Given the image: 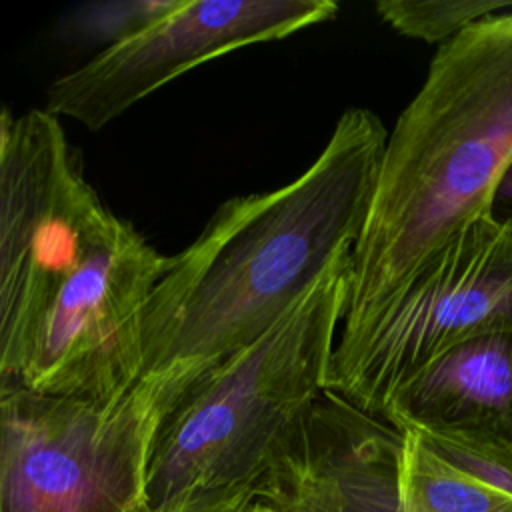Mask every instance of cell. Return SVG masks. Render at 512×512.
<instances>
[{
  "mask_svg": "<svg viewBox=\"0 0 512 512\" xmlns=\"http://www.w3.org/2000/svg\"><path fill=\"white\" fill-rule=\"evenodd\" d=\"M388 130L346 108L292 182L222 202L156 284L144 312L138 382L176 398L198 376L274 328L368 220Z\"/></svg>",
  "mask_w": 512,
  "mask_h": 512,
  "instance_id": "obj_1",
  "label": "cell"
},
{
  "mask_svg": "<svg viewBox=\"0 0 512 512\" xmlns=\"http://www.w3.org/2000/svg\"><path fill=\"white\" fill-rule=\"evenodd\" d=\"M512 164V10L440 44L388 132L352 250L340 332L364 324L440 246L488 216Z\"/></svg>",
  "mask_w": 512,
  "mask_h": 512,
  "instance_id": "obj_2",
  "label": "cell"
},
{
  "mask_svg": "<svg viewBox=\"0 0 512 512\" xmlns=\"http://www.w3.org/2000/svg\"><path fill=\"white\" fill-rule=\"evenodd\" d=\"M352 252L262 338L198 376L164 414L148 470L150 512L254 494L326 392Z\"/></svg>",
  "mask_w": 512,
  "mask_h": 512,
  "instance_id": "obj_3",
  "label": "cell"
},
{
  "mask_svg": "<svg viewBox=\"0 0 512 512\" xmlns=\"http://www.w3.org/2000/svg\"><path fill=\"white\" fill-rule=\"evenodd\" d=\"M172 398L110 400L0 386V512H150L148 470Z\"/></svg>",
  "mask_w": 512,
  "mask_h": 512,
  "instance_id": "obj_4",
  "label": "cell"
},
{
  "mask_svg": "<svg viewBox=\"0 0 512 512\" xmlns=\"http://www.w3.org/2000/svg\"><path fill=\"white\" fill-rule=\"evenodd\" d=\"M112 216L46 108L0 122V386L18 384L46 314Z\"/></svg>",
  "mask_w": 512,
  "mask_h": 512,
  "instance_id": "obj_5",
  "label": "cell"
},
{
  "mask_svg": "<svg viewBox=\"0 0 512 512\" xmlns=\"http://www.w3.org/2000/svg\"><path fill=\"white\" fill-rule=\"evenodd\" d=\"M494 332H512V228L484 216L422 262L364 324L338 332L326 390L382 416L430 362Z\"/></svg>",
  "mask_w": 512,
  "mask_h": 512,
  "instance_id": "obj_6",
  "label": "cell"
},
{
  "mask_svg": "<svg viewBox=\"0 0 512 512\" xmlns=\"http://www.w3.org/2000/svg\"><path fill=\"white\" fill-rule=\"evenodd\" d=\"M168 262L112 212L60 286L12 386L86 400L132 390L144 370V312Z\"/></svg>",
  "mask_w": 512,
  "mask_h": 512,
  "instance_id": "obj_7",
  "label": "cell"
},
{
  "mask_svg": "<svg viewBox=\"0 0 512 512\" xmlns=\"http://www.w3.org/2000/svg\"><path fill=\"white\" fill-rule=\"evenodd\" d=\"M330 0H184L138 36L94 54L46 90V110L90 132L184 72L238 48L332 20Z\"/></svg>",
  "mask_w": 512,
  "mask_h": 512,
  "instance_id": "obj_8",
  "label": "cell"
},
{
  "mask_svg": "<svg viewBox=\"0 0 512 512\" xmlns=\"http://www.w3.org/2000/svg\"><path fill=\"white\" fill-rule=\"evenodd\" d=\"M382 418L512 466V332L450 348L392 394Z\"/></svg>",
  "mask_w": 512,
  "mask_h": 512,
  "instance_id": "obj_9",
  "label": "cell"
},
{
  "mask_svg": "<svg viewBox=\"0 0 512 512\" xmlns=\"http://www.w3.org/2000/svg\"><path fill=\"white\" fill-rule=\"evenodd\" d=\"M400 512H512V494L466 474L418 434L404 432Z\"/></svg>",
  "mask_w": 512,
  "mask_h": 512,
  "instance_id": "obj_10",
  "label": "cell"
},
{
  "mask_svg": "<svg viewBox=\"0 0 512 512\" xmlns=\"http://www.w3.org/2000/svg\"><path fill=\"white\" fill-rule=\"evenodd\" d=\"M184 0H92L64 12L56 36L74 48H114L174 12Z\"/></svg>",
  "mask_w": 512,
  "mask_h": 512,
  "instance_id": "obj_11",
  "label": "cell"
},
{
  "mask_svg": "<svg viewBox=\"0 0 512 512\" xmlns=\"http://www.w3.org/2000/svg\"><path fill=\"white\" fill-rule=\"evenodd\" d=\"M378 16L398 34L444 44L468 26L498 12L512 10V2L502 0H380Z\"/></svg>",
  "mask_w": 512,
  "mask_h": 512,
  "instance_id": "obj_12",
  "label": "cell"
},
{
  "mask_svg": "<svg viewBox=\"0 0 512 512\" xmlns=\"http://www.w3.org/2000/svg\"><path fill=\"white\" fill-rule=\"evenodd\" d=\"M488 216L492 220H496L498 224L512 228V164L506 170V174L502 176V180L494 192Z\"/></svg>",
  "mask_w": 512,
  "mask_h": 512,
  "instance_id": "obj_13",
  "label": "cell"
},
{
  "mask_svg": "<svg viewBox=\"0 0 512 512\" xmlns=\"http://www.w3.org/2000/svg\"><path fill=\"white\" fill-rule=\"evenodd\" d=\"M236 512H300V510L290 506L288 502H284L278 496H272V494H266V492H256Z\"/></svg>",
  "mask_w": 512,
  "mask_h": 512,
  "instance_id": "obj_14",
  "label": "cell"
},
{
  "mask_svg": "<svg viewBox=\"0 0 512 512\" xmlns=\"http://www.w3.org/2000/svg\"><path fill=\"white\" fill-rule=\"evenodd\" d=\"M156 512H206L200 504H182V506H170L164 510H156Z\"/></svg>",
  "mask_w": 512,
  "mask_h": 512,
  "instance_id": "obj_15",
  "label": "cell"
}]
</instances>
